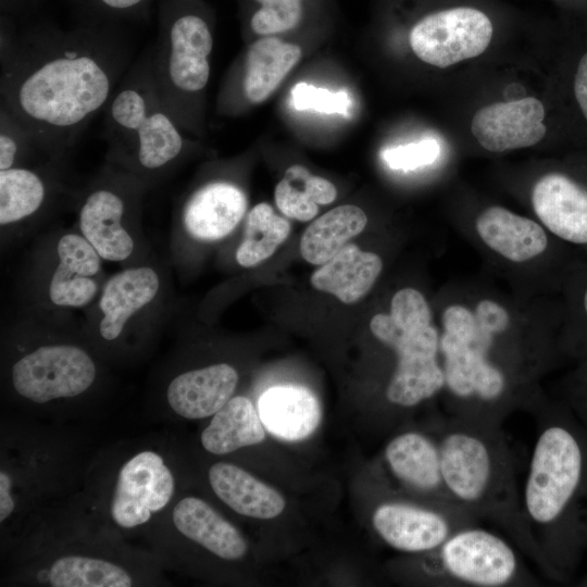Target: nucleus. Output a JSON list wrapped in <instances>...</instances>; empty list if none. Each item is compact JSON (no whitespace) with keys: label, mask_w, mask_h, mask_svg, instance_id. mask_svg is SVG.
I'll return each mask as SVG.
<instances>
[{"label":"nucleus","mask_w":587,"mask_h":587,"mask_svg":"<svg viewBox=\"0 0 587 587\" xmlns=\"http://www.w3.org/2000/svg\"><path fill=\"white\" fill-rule=\"evenodd\" d=\"M11 378L18 395L45 403L86 391L96 378V366L78 347L42 346L14 363Z\"/></svg>","instance_id":"9d476101"},{"label":"nucleus","mask_w":587,"mask_h":587,"mask_svg":"<svg viewBox=\"0 0 587 587\" xmlns=\"http://www.w3.org/2000/svg\"><path fill=\"white\" fill-rule=\"evenodd\" d=\"M160 282L150 267L124 270L104 286L99 307L103 313L100 334L105 340L116 339L128 319L155 297Z\"/></svg>","instance_id":"b1692460"},{"label":"nucleus","mask_w":587,"mask_h":587,"mask_svg":"<svg viewBox=\"0 0 587 587\" xmlns=\"http://www.w3.org/2000/svg\"><path fill=\"white\" fill-rule=\"evenodd\" d=\"M441 320L442 391L450 416L502 426L515 410L529 411L534 407L540 396L523 389L477 347L474 336L478 325L473 311L462 304H450Z\"/></svg>","instance_id":"20e7f679"},{"label":"nucleus","mask_w":587,"mask_h":587,"mask_svg":"<svg viewBox=\"0 0 587 587\" xmlns=\"http://www.w3.org/2000/svg\"><path fill=\"white\" fill-rule=\"evenodd\" d=\"M34 148L40 149L32 134L7 110L0 108V171L16 167L24 151Z\"/></svg>","instance_id":"c9c22d12"},{"label":"nucleus","mask_w":587,"mask_h":587,"mask_svg":"<svg viewBox=\"0 0 587 587\" xmlns=\"http://www.w3.org/2000/svg\"><path fill=\"white\" fill-rule=\"evenodd\" d=\"M261 8L250 26L258 35H272L295 28L302 16V0H255Z\"/></svg>","instance_id":"2f4dec72"},{"label":"nucleus","mask_w":587,"mask_h":587,"mask_svg":"<svg viewBox=\"0 0 587 587\" xmlns=\"http://www.w3.org/2000/svg\"><path fill=\"white\" fill-rule=\"evenodd\" d=\"M125 209V199L109 187L91 190L83 202L80 230L104 260L122 261L133 252L134 241L122 226Z\"/></svg>","instance_id":"a211bd4d"},{"label":"nucleus","mask_w":587,"mask_h":587,"mask_svg":"<svg viewBox=\"0 0 587 587\" xmlns=\"http://www.w3.org/2000/svg\"><path fill=\"white\" fill-rule=\"evenodd\" d=\"M264 427L274 436L297 441L308 438L321 422V407L314 394L303 386H275L258 402Z\"/></svg>","instance_id":"aec40b11"},{"label":"nucleus","mask_w":587,"mask_h":587,"mask_svg":"<svg viewBox=\"0 0 587 587\" xmlns=\"http://www.w3.org/2000/svg\"><path fill=\"white\" fill-rule=\"evenodd\" d=\"M247 210L241 188L226 180L207 183L195 190L183 210L188 234L200 240H218L238 225Z\"/></svg>","instance_id":"dca6fc26"},{"label":"nucleus","mask_w":587,"mask_h":587,"mask_svg":"<svg viewBox=\"0 0 587 587\" xmlns=\"http://www.w3.org/2000/svg\"><path fill=\"white\" fill-rule=\"evenodd\" d=\"M382 268V259L376 253L348 243L312 274L311 284L345 303H353L371 290Z\"/></svg>","instance_id":"4be33fe9"},{"label":"nucleus","mask_w":587,"mask_h":587,"mask_svg":"<svg viewBox=\"0 0 587 587\" xmlns=\"http://www.w3.org/2000/svg\"><path fill=\"white\" fill-rule=\"evenodd\" d=\"M587 358V354H585ZM575 407L587 421V359L579 373L578 387L574 398Z\"/></svg>","instance_id":"79ce46f5"},{"label":"nucleus","mask_w":587,"mask_h":587,"mask_svg":"<svg viewBox=\"0 0 587 587\" xmlns=\"http://www.w3.org/2000/svg\"><path fill=\"white\" fill-rule=\"evenodd\" d=\"M432 320L425 297L414 288H402L391 299L390 313H378L370 322L372 334L396 355L385 389L392 407L415 408L444 389L440 334Z\"/></svg>","instance_id":"423d86ee"},{"label":"nucleus","mask_w":587,"mask_h":587,"mask_svg":"<svg viewBox=\"0 0 587 587\" xmlns=\"http://www.w3.org/2000/svg\"><path fill=\"white\" fill-rule=\"evenodd\" d=\"M479 519L462 505L389 500L373 512L372 525L391 548L422 553L444 542L454 532L478 525Z\"/></svg>","instance_id":"1a4fd4ad"},{"label":"nucleus","mask_w":587,"mask_h":587,"mask_svg":"<svg viewBox=\"0 0 587 587\" xmlns=\"http://www.w3.org/2000/svg\"><path fill=\"white\" fill-rule=\"evenodd\" d=\"M474 313L479 328L497 337H503L511 325L507 309L490 299L480 300Z\"/></svg>","instance_id":"58836bf2"},{"label":"nucleus","mask_w":587,"mask_h":587,"mask_svg":"<svg viewBox=\"0 0 587 587\" xmlns=\"http://www.w3.org/2000/svg\"><path fill=\"white\" fill-rule=\"evenodd\" d=\"M544 118L545 108L534 97L495 102L474 114L471 132L484 149L503 152L538 143L547 132Z\"/></svg>","instance_id":"4468645a"},{"label":"nucleus","mask_w":587,"mask_h":587,"mask_svg":"<svg viewBox=\"0 0 587 587\" xmlns=\"http://www.w3.org/2000/svg\"><path fill=\"white\" fill-rule=\"evenodd\" d=\"M174 489V476L163 458L151 450L140 451L117 473L111 517L125 529L143 525L170 503Z\"/></svg>","instance_id":"f8f14e48"},{"label":"nucleus","mask_w":587,"mask_h":587,"mask_svg":"<svg viewBox=\"0 0 587 587\" xmlns=\"http://www.w3.org/2000/svg\"><path fill=\"white\" fill-rule=\"evenodd\" d=\"M529 412L536 434L522 510L541 572L559 579L587 540V439L560 408L541 397Z\"/></svg>","instance_id":"f03ea898"},{"label":"nucleus","mask_w":587,"mask_h":587,"mask_svg":"<svg viewBox=\"0 0 587 587\" xmlns=\"http://www.w3.org/2000/svg\"><path fill=\"white\" fill-rule=\"evenodd\" d=\"M274 196L282 213L307 222L317 214L319 204H329L336 199L337 189L329 180L296 164L287 168L275 187Z\"/></svg>","instance_id":"cd10ccee"},{"label":"nucleus","mask_w":587,"mask_h":587,"mask_svg":"<svg viewBox=\"0 0 587 587\" xmlns=\"http://www.w3.org/2000/svg\"><path fill=\"white\" fill-rule=\"evenodd\" d=\"M209 482L214 494L241 515L268 520L285 509V500L278 491L235 464H213Z\"/></svg>","instance_id":"5701e85b"},{"label":"nucleus","mask_w":587,"mask_h":587,"mask_svg":"<svg viewBox=\"0 0 587 587\" xmlns=\"http://www.w3.org/2000/svg\"><path fill=\"white\" fill-rule=\"evenodd\" d=\"M574 95L582 113L587 120V52L580 58L576 70Z\"/></svg>","instance_id":"ea45409f"},{"label":"nucleus","mask_w":587,"mask_h":587,"mask_svg":"<svg viewBox=\"0 0 587 587\" xmlns=\"http://www.w3.org/2000/svg\"><path fill=\"white\" fill-rule=\"evenodd\" d=\"M563 344L574 354H587V270L578 275L572 291L570 320Z\"/></svg>","instance_id":"e433bc0d"},{"label":"nucleus","mask_w":587,"mask_h":587,"mask_svg":"<svg viewBox=\"0 0 587 587\" xmlns=\"http://www.w3.org/2000/svg\"><path fill=\"white\" fill-rule=\"evenodd\" d=\"M237 371L226 363L213 364L179 374L166 391L171 409L188 420L213 416L233 396Z\"/></svg>","instance_id":"f3484780"},{"label":"nucleus","mask_w":587,"mask_h":587,"mask_svg":"<svg viewBox=\"0 0 587 587\" xmlns=\"http://www.w3.org/2000/svg\"><path fill=\"white\" fill-rule=\"evenodd\" d=\"M110 154L142 171H160L184 152L182 128L163 104L150 52L133 63L104 108L103 133Z\"/></svg>","instance_id":"39448f33"},{"label":"nucleus","mask_w":587,"mask_h":587,"mask_svg":"<svg viewBox=\"0 0 587 587\" xmlns=\"http://www.w3.org/2000/svg\"><path fill=\"white\" fill-rule=\"evenodd\" d=\"M384 457L392 476L409 491L428 502L460 505L444 483L437 432H403L389 440Z\"/></svg>","instance_id":"ddd939ff"},{"label":"nucleus","mask_w":587,"mask_h":587,"mask_svg":"<svg viewBox=\"0 0 587 587\" xmlns=\"http://www.w3.org/2000/svg\"><path fill=\"white\" fill-rule=\"evenodd\" d=\"M57 251L59 264L74 274L90 277L100 270L101 257L85 237L64 235L58 242Z\"/></svg>","instance_id":"f704fd0d"},{"label":"nucleus","mask_w":587,"mask_h":587,"mask_svg":"<svg viewBox=\"0 0 587 587\" xmlns=\"http://www.w3.org/2000/svg\"><path fill=\"white\" fill-rule=\"evenodd\" d=\"M441 474L452 499L494 523L542 569L525 521L514 458L501 426L448 416L437 426Z\"/></svg>","instance_id":"7ed1b4c3"},{"label":"nucleus","mask_w":587,"mask_h":587,"mask_svg":"<svg viewBox=\"0 0 587 587\" xmlns=\"http://www.w3.org/2000/svg\"><path fill=\"white\" fill-rule=\"evenodd\" d=\"M291 103L298 111L313 110L322 113L349 114L351 99L346 90L333 92L325 88L300 82L291 89Z\"/></svg>","instance_id":"72a5a7b5"},{"label":"nucleus","mask_w":587,"mask_h":587,"mask_svg":"<svg viewBox=\"0 0 587 587\" xmlns=\"http://www.w3.org/2000/svg\"><path fill=\"white\" fill-rule=\"evenodd\" d=\"M172 521L183 536L221 559L237 560L247 552V542L237 528L200 498L180 499L173 509Z\"/></svg>","instance_id":"412c9836"},{"label":"nucleus","mask_w":587,"mask_h":587,"mask_svg":"<svg viewBox=\"0 0 587 587\" xmlns=\"http://www.w3.org/2000/svg\"><path fill=\"white\" fill-rule=\"evenodd\" d=\"M491 37L492 25L485 13L459 7L417 22L411 29L410 45L423 62L445 68L482 54Z\"/></svg>","instance_id":"9b49d317"},{"label":"nucleus","mask_w":587,"mask_h":587,"mask_svg":"<svg viewBox=\"0 0 587 587\" xmlns=\"http://www.w3.org/2000/svg\"><path fill=\"white\" fill-rule=\"evenodd\" d=\"M265 439L264 425L251 400L230 398L201 434L202 447L213 454H226Z\"/></svg>","instance_id":"a878e982"},{"label":"nucleus","mask_w":587,"mask_h":587,"mask_svg":"<svg viewBox=\"0 0 587 587\" xmlns=\"http://www.w3.org/2000/svg\"><path fill=\"white\" fill-rule=\"evenodd\" d=\"M533 209L560 240L587 246V188L562 173L544 175L532 191Z\"/></svg>","instance_id":"2eb2a0df"},{"label":"nucleus","mask_w":587,"mask_h":587,"mask_svg":"<svg viewBox=\"0 0 587 587\" xmlns=\"http://www.w3.org/2000/svg\"><path fill=\"white\" fill-rule=\"evenodd\" d=\"M98 4L111 13H127L139 7L145 0H97Z\"/></svg>","instance_id":"37998d69"},{"label":"nucleus","mask_w":587,"mask_h":587,"mask_svg":"<svg viewBox=\"0 0 587 587\" xmlns=\"http://www.w3.org/2000/svg\"><path fill=\"white\" fill-rule=\"evenodd\" d=\"M475 227L488 248L514 263L541 255L549 246L548 235L540 224L499 205L484 210Z\"/></svg>","instance_id":"6ab92c4d"},{"label":"nucleus","mask_w":587,"mask_h":587,"mask_svg":"<svg viewBox=\"0 0 587 587\" xmlns=\"http://www.w3.org/2000/svg\"><path fill=\"white\" fill-rule=\"evenodd\" d=\"M301 48L277 38H262L247 50L241 77V91L247 101L258 104L266 100L286 75L300 61Z\"/></svg>","instance_id":"393cba45"},{"label":"nucleus","mask_w":587,"mask_h":587,"mask_svg":"<svg viewBox=\"0 0 587 587\" xmlns=\"http://www.w3.org/2000/svg\"><path fill=\"white\" fill-rule=\"evenodd\" d=\"M134 48L100 29L1 36L0 108L54 157L107 107Z\"/></svg>","instance_id":"f257e3e1"},{"label":"nucleus","mask_w":587,"mask_h":587,"mask_svg":"<svg viewBox=\"0 0 587 587\" xmlns=\"http://www.w3.org/2000/svg\"><path fill=\"white\" fill-rule=\"evenodd\" d=\"M13 482L10 475L4 471H0V522H4L15 508L14 498L12 495Z\"/></svg>","instance_id":"a19ab883"},{"label":"nucleus","mask_w":587,"mask_h":587,"mask_svg":"<svg viewBox=\"0 0 587 587\" xmlns=\"http://www.w3.org/2000/svg\"><path fill=\"white\" fill-rule=\"evenodd\" d=\"M97 292L96 283L88 276L74 274L58 265L49 286L50 300L61 307H83Z\"/></svg>","instance_id":"473e14b6"},{"label":"nucleus","mask_w":587,"mask_h":587,"mask_svg":"<svg viewBox=\"0 0 587 587\" xmlns=\"http://www.w3.org/2000/svg\"><path fill=\"white\" fill-rule=\"evenodd\" d=\"M53 587H130L134 578L121 565L100 558L64 555L54 560L46 573Z\"/></svg>","instance_id":"c85d7f7f"},{"label":"nucleus","mask_w":587,"mask_h":587,"mask_svg":"<svg viewBox=\"0 0 587 587\" xmlns=\"http://www.w3.org/2000/svg\"><path fill=\"white\" fill-rule=\"evenodd\" d=\"M212 32L195 13L168 17L150 52L161 100L180 128L192 127L195 104L210 77Z\"/></svg>","instance_id":"6e6552de"},{"label":"nucleus","mask_w":587,"mask_h":587,"mask_svg":"<svg viewBox=\"0 0 587 587\" xmlns=\"http://www.w3.org/2000/svg\"><path fill=\"white\" fill-rule=\"evenodd\" d=\"M511 542L478 525L466 526L436 548L422 552L420 573L439 586H537L538 579Z\"/></svg>","instance_id":"0eeeda50"},{"label":"nucleus","mask_w":587,"mask_h":587,"mask_svg":"<svg viewBox=\"0 0 587 587\" xmlns=\"http://www.w3.org/2000/svg\"><path fill=\"white\" fill-rule=\"evenodd\" d=\"M47 196L41 176L23 166L0 171V224L24 220L36 213Z\"/></svg>","instance_id":"7c9ffc66"},{"label":"nucleus","mask_w":587,"mask_h":587,"mask_svg":"<svg viewBox=\"0 0 587 587\" xmlns=\"http://www.w3.org/2000/svg\"><path fill=\"white\" fill-rule=\"evenodd\" d=\"M367 216L357 205H339L308 226L300 241V253L311 264H323L346 242L363 232Z\"/></svg>","instance_id":"bb28decb"},{"label":"nucleus","mask_w":587,"mask_h":587,"mask_svg":"<svg viewBox=\"0 0 587 587\" xmlns=\"http://www.w3.org/2000/svg\"><path fill=\"white\" fill-rule=\"evenodd\" d=\"M439 152L440 147L436 140L422 139L387 148L382 152V158L390 168L411 171L432 164L438 158Z\"/></svg>","instance_id":"4c0bfd02"},{"label":"nucleus","mask_w":587,"mask_h":587,"mask_svg":"<svg viewBox=\"0 0 587 587\" xmlns=\"http://www.w3.org/2000/svg\"><path fill=\"white\" fill-rule=\"evenodd\" d=\"M289 222L265 202L253 207L246 218L245 235L236 252L237 262L251 267L268 259L287 239Z\"/></svg>","instance_id":"c756f323"}]
</instances>
